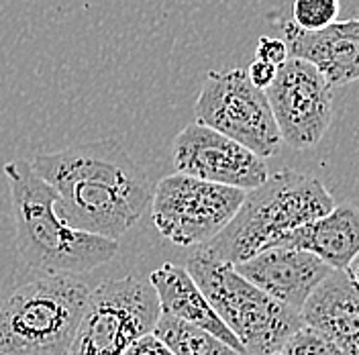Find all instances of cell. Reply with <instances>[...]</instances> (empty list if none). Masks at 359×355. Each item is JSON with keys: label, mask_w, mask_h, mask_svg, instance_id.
<instances>
[{"label": "cell", "mask_w": 359, "mask_h": 355, "mask_svg": "<svg viewBox=\"0 0 359 355\" xmlns=\"http://www.w3.org/2000/svg\"><path fill=\"white\" fill-rule=\"evenodd\" d=\"M172 154L180 174L241 190H251L269 176L264 157L198 121L176 135Z\"/></svg>", "instance_id": "10"}, {"label": "cell", "mask_w": 359, "mask_h": 355, "mask_svg": "<svg viewBox=\"0 0 359 355\" xmlns=\"http://www.w3.org/2000/svg\"><path fill=\"white\" fill-rule=\"evenodd\" d=\"M194 114L198 123L239 141L259 157L276 156L282 145L266 92L253 86L241 67L208 72Z\"/></svg>", "instance_id": "8"}, {"label": "cell", "mask_w": 359, "mask_h": 355, "mask_svg": "<svg viewBox=\"0 0 359 355\" xmlns=\"http://www.w3.org/2000/svg\"><path fill=\"white\" fill-rule=\"evenodd\" d=\"M276 69L278 66H273V64H269L266 60H253L249 67H247V76H249V80L253 82V86H257V88L266 90L273 82V78H276Z\"/></svg>", "instance_id": "21"}, {"label": "cell", "mask_w": 359, "mask_h": 355, "mask_svg": "<svg viewBox=\"0 0 359 355\" xmlns=\"http://www.w3.org/2000/svg\"><path fill=\"white\" fill-rule=\"evenodd\" d=\"M88 294L76 274H49L13 292L0 309V354L67 355Z\"/></svg>", "instance_id": "5"}, {"label": "cell", "mask_w": 359, "mask_h": 355, "mask_svg": "<svg viewBox=\"0 0 359 355\" xmlns=\"http://www.w3.org/2000/svg\"><path fill=\"white\" fill-rule=\"evenodd\" d=\"M273 245L298 247L314 253L333 269H347L359 253V208L335 204L327 215L286 231L269 247Z\"/></svg>", "instance_id": "13"}, {"label": "cell", "mask_w": 359, "mask_h": 355, "mask_svg": "<svg viewBox=\"0 0 359 355\" xmlns=\"http://www.w3.org/2000/svg\"><path fill=\"white\" fill-rule=\"evenodd\" d=\"M0 355H4V354H0Z\"/></svg>", "instance_id": "25"}, {"label": "cell", "mask_w": 359, "mask_h": 355, "mask_svg": "<svg viewBox=\"0 0 359 355\" xmlns=\"http://www.w3.org/2000/svg\"><path fill=\"white\" fill-rule=\"evenodd\" d=\"M271 355H284V354H282V351H273V354H271Z\"/></svg>", "instance_id": "24"}, {"label": "cell", "mask_w": 359, "mask_h": 355, "mask_svg": "<svg viewBox=\"0 0 359 355\" xmlns=\"http://www.w3.org/2000/svg\"><path fill=\"white\" fill-rule=\"evenodd\" d=\"M282 143L292 149H313L333 121V84L300 58H288L264 90Z\"/></svg>", "instance_id": "9"}, {"label": "cell", "mask_w": 359, "mask_h": 355, "mask_svg": "<svg viewBox=\"0 0 359 355\" xmlns=\"http://www.w3.org/2000/svg\"><path fill=\"white\" fill-rule=\"evenodd\" d=\"M347 274H349V278L358 284V288H359V253L351 260V264L347 266V269H345Z\"/></svg>", "instance_id": "23"}, {"label": "cell", "mask_w": 359, "mask_h": 355, "mask_svg": "<svg viewBox=\"0 0 359 355\" xmlns=\"http://www.w3.org/2000/svg\"><path fill=\"white\" fill-rule=\"evenodd\" d=\"M151 282L125 276L90 288L86 309L67 355H123L141 335L151 333L159 316Z\"/></svg>", "instance_id": "6"}, {"label": "cell", "mask_w": 359, "mask_h": 355, "mask_svg": "<svg viewBox=\"0 0 359 355\" xmlns=\"http://www.w3.org/2000/svg\"><path fill=\"white\" fill-rule=\"evenodd\" d=\"M302 323L341 345L359 333V288L345 269H333L300 309Z\"/></svg>", "instance_id": "15"}, {"label": "cell", "mask_w": 359, "mask_h": 355, "mask_svg": "<svg viewBox=\"0 0 359 355\" xmlns=\"http://www.w3.org/2000/svg\"><path fill=\"white\" fill-rule=\"evenodd\" d=\"M257 58L266 60V62L273 64V66H280V64H284L290 58V51H288V45H286L284 39L259 37V41H257Z\"/></svg>", "instance_id": "20"}, {"label": "cell", "mask_w": 359, "mask_h": 355, "mask_svg": "<svg viewBox=\"0 0 359 355\" xmlns=\"http://www.w3.org/2000/svg\"><path fill=\"white\" fill-rule=\"evenodd\" d=\"M292 58L311 62L333 84L359 82V17L304 31L292 21L282 25Z\"/></svg>", "instance_id": "12"}, {"label": "cell", "mask_w": 359, "mask_h": 355, "mask_svg": "<svg viewBox=\"0 0 359 355\" xmlns=\"http://www.w3.org/2000/svg\"><path fill=\"white\" fill-rule=\"evenodd\" d=\"M31 166L55 190V210L69 225L116 241L154 196L145 170L116 139L39 154Z\"/></svg>", "instance_id": "1"}, {"label": "cell", "mask_w": 359, "mask_h": 355, "mask_svg": "<svg viewBox=\"0 0 359 355\" xmlns=\"http://www.w3.org/2000/svg\"><path fill=\"white\" fill-rule=\"evenodd\" d=\"M123 355H176L154 331L141 335L125 349Z\"/></svg>", "instance_id": "19"}, {"label": "cell", "mask_w": 359, "mask_h": 355, "mask_svg": "<svg viewBox=\"0 0 359 355\" xmlns=\"http://www.w3.org/2000/svg\"><path fill=\"white\" fill-rule=\"evenodd\" d=\"M333 206L335 199L320 180L286 168L247 190L233 219L201 247L217 260L237 264L269 247L286 231L327 215Z\"/></svg>", "instance_id": "3"}, {"label": "cell", "mask_w": 359, "mask_h": 355, "mask_svg": "<svg viewBox=\"0 0 359 355\" xmlns=\"http://www.w3.org/2000/svg\"><path fill=\"white\" fill-rule=\"evenodd\" d=\"M247 190L186 174L159 180L151 196V219L161 237L180 247H201L233 219Z\"/></svg>", "instance_id": "7"}, {"label": "cell", "mask_w": 359, "mask_h": 355, "mask_svg": "<svg viewBox=\"0 0 359 355\" xmlns=\"http://www.w3.org/2000/svg\"><path fill=\"white\" fill-rule=\"evenodd\" d=\"M341 349H343V355H359V333L349 337L347 341H343Z\"/></svg>", "instance_id": "22"}, {"label": "cell", "mask_w": 359, "mask_h": 355, "mask_svg": "<svg viewBox=\"0 0 359 355\" xmlns=\"http://www.w3.org/2000/svg\"><path fill=\"white\" fill-rule=\"evenodd\" d=\"M280 351L284 355H343L335 339L304 323L286 339Z\"/></svg>", "instance_id": "17"}, {"label": "cell", "mask_w": 359, "mask_h": 355, "mask_svg": "<svg viewBox=\"0 0 359 355\" xmlns=\"http://www.w3.org/2000/svg\"><path fill=\"white\" fill-rule=\"evenodd\" d=\"M186 269L210 307L237 335L247 355H271L300 325V312L278 302L243 278L233 264L196 247Z\"/></svg>", "instance_id": "4"}, {"label": "cell", "mask_w": 359, "mask_h": 355, "mask_svg": "<svg viewBox=\"0 0 359 355\" xmlns=\"http://www.w3.org/2000/svg\"><path fill=\"white\" fill-rule=\"evenodd\" d=\"M339 11V0H294L292 22L304 31H318L335 22Z\"/></svg>", "instance_id": "18"}, {"label": "cell", "mask_w": 359, "mask_h": 355, "mask_svg": "<svg viewBox=\"0 0 359 355\" xmlns=\"http://www.w3.org/2000/svg\"><path fill=\"white\" fill-rule=\"evenodd\" d=\"M233 266L251 284L298 312L313 290L333 272L311 251L284 245L262 249Z\"/></svg>", "instance_id": "11"}, {"label": "cell", "mask_w": 359, "mask_h": 355, "mask_svg": "<svg viewBox=\"0 0 359 355\" xmlns=\"http://www.w3.org/2000/svg\"><path fill=\"white\" fill-rule=\"evenodd\" d=\"M147 280L156 290L159 311L170 312L186 323L202 327L208 333L223 339L226 345L245 354L237 335L224 325L223 319L210 307V302L206 300V296L202 294V290L192 280L186 267H180L176 264H163L161 267L154 269Z\"/></svg>", "instance_id": "14"}, {"label": "cell", "mask_w": 359, "mask_h": 355, "mask_svg": "<svg viewBox=\"0 0 359 355\" xmlns=\"http://www.w3.org/2000/svg\"><path fill=\"white\" fill-rule=\"evenodd\" d=\"M2 172L13 200L17 249L31 269L43 272L45 276L84 274L116 255V239L86 233L55 210L57 194L33 170L31 161H8Z\"/></svg>", "instance_id": "2"}, {"label": "cell", "mask_w": 359, "mask_h": 355, "mask_svg": "<svg viewBox=\"0 0 359 355\" xmlns=\"http://www.w3.org/2000/svg\"><path fill=\"white\" fill-rule=\"evenodd\" d=\"M154 333L176 355H247L226 345L217 335L186 323L170 312H159Z\"/></svg>", "instance_id": "16"}]
</instances>
